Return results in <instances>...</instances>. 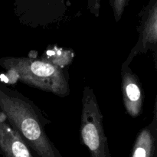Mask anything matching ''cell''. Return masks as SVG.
<instances>
[{
  "instance_id": "obj_4",
  "label": "cell",
  "mask_w": 157,
  "mask_h": 157,
  "mask_svg": "<svg viewBox=\"0 0 157 157\" xmlns=\"http://www.w3.org/2000/svg\"><path fill=\"white\" fill-rule=\"evenodd\" d=\"M0 151L5 157H33L19 134L1 119Z\"/></svg>"
},
{
  "instance_id": "obj_9",
  "label": "cell",
  "mask_w": 157,
  "mask_h": 157,
  "mask_svg": "<svg viewBox=\"0 0 157 157\" xmlns=\"http://www.w3.org/2000/svg\"><path fill=\"white\" fill-rule=\"evenodd\" d=\"M156 110H157V101H156Z\"/></svg>"
},
{
  "instance_id": "obj_2",
  "label": "cell",
  "mask_w": 157,
  "mask_h": 157,
  "mask_svg": "<svg viewBox=\"0 0 157 157\" xmlns=\"http://www.w3.org/2000/svg\"><path fill=\"white\" fill-rule=\"evenodd\" d=\"M0 64L17 75L26 84L55 94L69 93L68 83L61 69L50 62L28 58H6Z\"/></svg>"
},
{
  "instance_id": "obj_7",
  "label": "cell",
  "mask_w": 157,
  "mask_h": 157,
  "mask_svg": "<svg viewBox=\"0 0 157 157\" xmlns=\"http://www.w3.org/2000/svg\"><path fill=\"white\" fill-rule=\"evenodd\" d=\"M131 157H157L154 138L148 129H144L138 136Z\"/></svg>"
},
{
  "instance_id": "obj_6",
  "label": "cell",
  "mask_w": 157,
  "mask_h": 157,
  "mask_svg": "<svg viewBox=\"0 0 157 157\" xmlns=\"http://www.w3.org/2000/svg\"><path fill=\"white\" fill-rule=\"evenodd\" d=\"M140 36L142 49L157 47V0H153L152 2L143 24Z\"/></svg>"
},
{
  "instance_id": "obj_3",
  "label": "cell",
  "mask_w": 157,
  "mask_h": 157,
  "mask_svg": "<svg viewBox=\"0 0 157 157\" xmlns=\"http://www.w3.org/2000/svg\"><path fill=\"white\" fill-rule=\"evenodd\" d=\"M81 133L83 142L90 150V157H110L103 115L96 96L89 87H86L83 92Z\"/></svg>"
},
{
  "instance_id": "obj_5",
  "label": "cell",
  "mask_w": 157,
  "mask_h": 157,
  "mask_svg": "<svg viewBox=\"0 0 157 157\" xmlns=\"http://www.w3.org/2000/svg\"><path fill=\"white\" fill-rule=\"evenodd\" d=\"M123 96L125 107L129 114L136 117L142 108V93L136 78L131 72L127 71L123 74Z\"/></svg>"
},
{
  "instance_id": "obj_1",
  "label": "cell",
  "mask_w": 157,
  "mask_h": 157,
  "mask_svg": "<svg viewBox=\"0 0 157 157\" xmlns=\"http://www.w3.org/2000/svg\"><path fill=\"white\" fill-rule=\"evenodd\" d=\"M0 109L12 128L38 157H58L35 110L18 97L0 90Z\"/></svg>"
},
{
  "instance_id": "obj_8",
  "label": "cell",
  "mask_w": 157,
  "mask_h": 157,
  "mask_svg": "<svg viewBox=\"0 0 157 157\" xmlns=\"http://www.w3.org/2000/svg\"><path fill=\"white\" fill-rule=\"evenodd\" d=\"M124 2H125V0H115V11H116L117 20L119 19L120 16L122 14Z\"/></svg>"
}]
</instances>
